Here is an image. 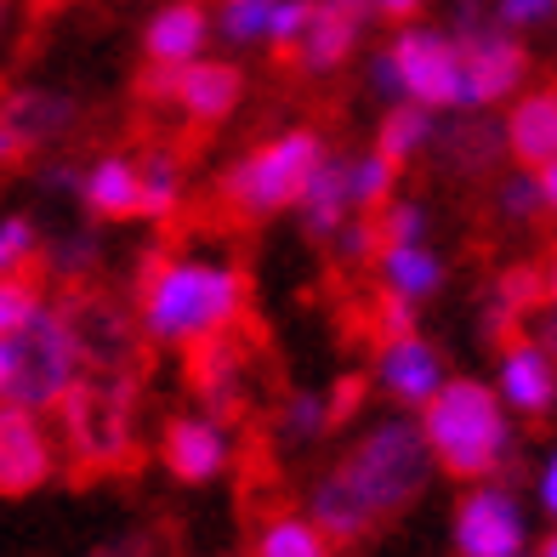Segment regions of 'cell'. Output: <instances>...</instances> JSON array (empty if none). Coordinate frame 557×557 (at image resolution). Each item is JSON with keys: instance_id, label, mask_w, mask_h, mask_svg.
Returning a JSON list of instances; mask_svg holds the SVG:
<instances>
[{"instance_id": "6da1fadb", "label": "cell", "mask_w": 557, "mask_h": 557, "mask_svg": "<svg viewBox=\"0 0 557 557\" xmlns=\"http://www.w3.org/2000/svg\"><path fill=\"white\" fill-rule=\"evenodd\" d=\"M433 472L438 467H433V449L421 438V421L416 416H382L313 484L308 518L336 546L364 541L375 523H393L398 512H410L426 495V484H433Z\"/></svg>"}, {"instance_id": "7a4b0ae2", "label": "cell", "mask_w": 557, "mask_h": 557, "mask_svg": "<svg viewBox=\"0 0 557 557\" xmlns=\"http://www.w3.org/2000/svg\"><path fill=\"white\" fill-rule=\"evenodd\" d=\"M250 301V285L234 262L222 257H160L143 268V336L188 352L194 342H211L234 331Z\"/></svg>"}, {"instance_id": "3957f363", "label": "cell", "mask_w": 557, "mask_h": 557, "mask_svg": "<svg viewBox=\"0 0 557 557\" xmlns=\"http://www.w3.org/2000/svg\"><path fill=\"white\" fill-rule=\"evenodd\" d=\"M421 438L433 449V467L478 484V478H495L518 449L512 433V410L500 404V393L478 375H449V382L416 410Z\"/></svg>"}, {"instance_id": "277c9868", "label": "cell", "mask_w": 557, "mask_h": 557, "mask_svg": "<svg viewBox=\"0 0 557 557\" xmlns=\"http://www.w3.org/2000/svg\"><path fill=\"white\" fill-rule=\"evenodd\" d=\"M324 160V137L313 125H290L268 143H257L250 154H239L216 176V199L222 211H234L239 222H273L296 211L301 188H308L313 165Z\"/></svg>"}, {"instance_id": "5b68a950", "label": "cell", "mask_w": 557, "mask_h": 557, "mask_svg": "<svg viewBox=\"0 0 557 557\" xmlns=\"http://www.w3.org/2000/svg\"><path fill=\"white\" fill-rule=\"evenodd\" d=\"M370 91L387 103H421L433 114H461V40L449 29L404 23L370 58Z\"/></svg>"}, {"instance_id": "8992f818", "label": "cell", "mask_w": 557, "mask_h": 557, "mask_svg": "<svg viewBox=\"0 0 557 557\" xmlns=\"http://www.w3.org/2000/svg\"><path fill=\"white\" fill-rule=\"evenodd\" d=\"M17 352V370H12V393L7 404H23V410H46V404H63L81 382V364H86V336L74 331V319L63 308L46 301L40 319L12 342Z\"/></svg>"}, {"instance_id": "52a82bcc", "label": "cell", "mask_w": 557, "mask_h": 557, "mask_svg": "<svg viewBox=\"0 0 557 557\" xmlns=\"http://www.w3.org/2000/svg\"><path fill=\"white\" fill-rule=\"evenodd\" d=\"M449 535H455V557H523L529 552V506L506 484H495V478H478L455 500Z\"/></svg>"}, {"instance_id": "ba28073f", "label": "cell", "mask_w": 557, "mask_h": 557, "mask_svg": "<svg viewBox=\"0 0 557 557\" xmlns=\"http://www.w3.org/2000/svg\"><path fill=\"white\" fill-rule=\"evenodd\" d=\"M461 40V114H490L529 86V46L512 29H472Z\"/></svg>"}, {"instance_id": "9c48e42d", "label": "cell", "mask_w": 557, "mask_h": 557, "mask_svg": "<svg viewBox=\"0 0 557 557\" xmlns=\"http://www.w3.org/2000/svg\"><path fill=\"white\" fill-rule=\"evenodd\" d=\"M370 382L382 387V393L398 404V410H410V416H416L421 404L449 382V364H444V352L426 342L421 331H404V336H382V347H375Z\"/></svg>"}, {"instance_id": "30bf717a", "label": "cell", "mask_w": 557, "mask_h": 557, "mask_svg": "<svg viewBox=\"0 0 557 557\" xmlns=\"http://www.w3.org/2000/svg\"><path fill=\"white\" fill-rule=\"evenodd\" d=\"M160 461L176 484H216L234 461V444H227V426L211 410H194V416H171L165 433H160Z\"/></svg>"}, {"instance_id": "8fae6325", "label": "cell", "mask_w": 557, "mask_h": 557, "mask_svg": "<svg viewBox=\"0 0 557 557\" xmlns=\"http://www.w3.org/2000/svg\"><path fill=\"white\" fill-rule=\"evenodd\" d=\"M58 472V449L40 410L0 404V495H35Z\"/></svg>"}, {"instance_id": "7c38bea8", "label": "cell", "mask_w": 557, "mask_h": 557, "mask_svg": "<svg viewBox=\"0 0 557 557\" xmlns=\"http://www.w3.org/2000/svg\"><path fill=\"white\" fill-rule=\"evenodd\" d=\"M500 404L512 416L523 421H546L557 410V359L535 342V336H523V342H506L500 347V364H495V382Z\"/></svg>"}, {"instance_id": "4fadbf2b", "label": "cell", "mask_w": 557, "mask_h": 557, "mask_svg": "<svg viewBox=\"0 0 557 557\" xmlns=\"http://www.w3.org/2000/svg\"><path fill=\"white\" fill-rule=\"evenodd\" d=\"M375 17L370 0H313V17H308V35L296 40V69L301 74H336L352 46H359L364 23Z\"/></svg>"}, {"instance_id": "5bb4252c", "label": "cell", "mask_w": 557, "mask_h": 557, "mask_svg": "<svg viewBox=\"0 0 557 557\" xmlns=\"http://www.w3.org/2000/svg\"><path fill=\"white\" fill-rule=\"evenodd\" d=\"M245 97V74L239 63H222V58H194L176 69V86H171V109L183 114L188 125H222L227 114L239 109Z\"/></svg>"}, {"instance_id": "9a60e30c", "label": "cell", "mask_w": 557, "mask_h": 557, "mask_svg": "<svg viewBox=\"0 0 557 557\" xmlns=\"http://www.w3.org/2000/svg\"><path fill=\"white\" fill-rule=\"evenodd\" d=\"M500 137L512 165L523 171H541L546 160H557V86H523L500 120Z\"/></svg>"}, {"instance_id": "2e32d148", "label": "cell", "mask_w": 557, "mask_h": 557, "mask_svg": "<svg viewBox=\"0 0 557 557\" xmlns=\"http://www.w3.org/2000/svg\"><path fill=\"white\" fill-rule=\"evenodd\" d=\"M211 7L206 0H165V7L148 17L143 29V58L148 63H165V69H183L194 58H206L211 46Z\"/></svg>"}, {"instance_id": "e0dca14e", "label": "cell", "mask_w": 557, "mask_h": 557, "mask_svg": "<svg viewBox=\"0 0 557 557\" xmlns=\"http://www.w3.org/2000/svg\"><path fill=\"white\" fill-rule=\"evenodd\" d=\"M81 206L97 216V222H137V206H143V165L132 154H103L81 171Z\"/></svg>"}, {"instance_id": "ac0fdd59", "label": "cell", "mask_w": 557, "mask_h": 557, "mask_svg": "<svg viewBox=\"0 0 557 557\" xmlns=\"http://www.w3.org/2000/svg\"><path fill=\"white\" fill-rule=\"evenodd\" d=\"M239 370H245V347L234 331L188 347V382L199 387V398H206V410L216 421L239 410Z\"/></svg>"}, {"instance_id": "d6986e66", "label": "cell", "mask_w": 557, "mask_h": 557, "mask_svg": "<svg viewBox=\"0 0 557 557\" xmlns=\"http://www.w3.org/2000/svg\"><path fill=\"white\" fill-rule=\"evenodd\" d=\"M347 216H352V206H347V160L324 148V160L313 165L308 188H301V199H296V222H301V234H308V239L331 245V234Z\"/></svg>"}, {"instance_id": "ffe728a7", "label": "cell", "mask_w": 557, "mask_h": 557, "mask_svg": "<svg viewBox=\"0 0 557 557\" xmlns=\"http://www.w3.org/2000/svg\"><path fill=\"white\" fill-rule=\"evenodd\" d=\"M375 273H382V290L387 296H404L410 308H421V301H433L444 290V257L433 245H382V257H375Z\"/></svg>"}, {"instance_id": "44dd1931", "label": "cell", "mask_w": 557, "mask_h": 557, "mask_svg": "<svg viewBox=\"0 0 557 557\" xmlns=\"http://www.w3.org/2000/svg\"><path fill=\"white\" fill-rule=\"evenodd\" d=\"M0 120H7L29 148H46L58 132H69L74 97H63V91H40V86H23V91H7V97H0Z\"/></svg>"}, {"instance_id": "7402d4cb", "label": "cell", "mask_w": 557, "mask_h": 557, "mask_svg": "<svg viewBox=\"0 0 557 557\" xmlns=\"http://www.w3.org/2000/svg\"><path fill=\"white\" fill-rule=\"evenodd\" d=\"M438 137V114L433 109H421V103H387L382 125H375V154H387L398 171L421 160L426 148H433Z\"/></svg>"}, {"instance_id": "603a6c76", "label": "cell", "mask_w": 557, "mask_h": 557, "mask_svg": "<svg viewBox=\"0 0 557 557\" xmlns=\"http://www.w3.org/2000/svg\"><path fill=\"white\" fill-rule=\"evenodd\" d=\"M250 557H336V541L308 512H273L250 541Z\"/></svg>"}, {"instance_id": "cb8c5ba5", "label": "cell", "mask_w": 557, "mask_h": 557, "mask_svg": "<svg viewBox=\"0 0 557 557\" xmlns=\"http://www.w3.org/2000/svg\"><path fill=\"white\" fill-rule=\"evenodd\" d=\"M143 165V206H137V222H171L183 211V165H176L171 148H148Z\"/></svg>"}, {"instance_id": "d4e9b609", "label": "cell", "mask_w": 557, "mask_h": 557, "mask_svg": "<svg viewBox=\"0 0 557 557\" xmlns=\"http://www.w3.org/2000/svg\"><path fill=\"white\" fill-rule=\"evenodd\" d=\"M433 148H449V154H444V165H449V171L478 176V171H490V165L506 154V137H500V125L472 120V125H455V132H438V137H433Z\"/></svg>"}, {"instance_id": "484cf974", "label": "cell", "mask_w": 557, "mask_h": 557, "mask_svg": "<svg viewBox=\"0 0 557 557\" xmlns=\"http://www.w3.org/2000/svg\"><path fill=\"white\" fill-rule=\"evenodd\" d=\"M398 194V165L387 160V154H359V160H347V206L352 211H382L387 199Z\"/></svg>"}, {"instance_id": "4316f807", "label": "cell", "mask_w": 557, "mask_h": 557, "mask_svg": "<svg viewBox=\"0 0 557 557\" xmlns=\"http://www.w3.org/2000/svg\"><path fill=\"white\" fill-rule=\"evenodd\" d=\"M331 426H336V416H331V398L324 393H290L278 404V438L285 444H319Z\"/></svg>"}, {"instance_id": "83f0119b", "label": "cell", "mask_w": 557, "mask_h": 557, "mask_svg": "<svg viewBox=\"0 0 557 557\" xmlns=\"http://www.w3.org/2000/svg\"><path fill=\"white\" fill-rule=\"evenodd\" d=\"M40 308H46V296H40V285L29 273H7V278H0V342H17L40 319Z\"/></svg>"}, {"instance_id": "f1b7e54d", "label": "cell", "mask_w": 557, "mask_h": 557, "mask_svg": "<svg viewBox=\"0 0 557 557\" xmlns=\"http://www.w3.org/2000/svg\"><path fill=\"white\" fill-rule=\"evenodd\" d=\"M268 17H273V0H222L211 29L227 46H268Z\"/></svg>"}, {"instance_id": "f546056e", "label": "cell", "mask_w": 557, "mask_h": 557, "mask_svg": "<svg viewBox=\"0 0 557 557\" xmlns=\"http://www.w3.org/2000/svg\"><path fill=\"white\" fill-rule=\"evenodd\" d=\"M40 222L29 211H7L0 216V278L7 273H29L40 262Z\"/></svg>"}, {"instance_id": "4dcf8cb0", "label": "cell", "mask_w": 557, "mask_h": 557, "mask_svg": "<svg viewBox=\"0 0 557 557\" xmlns=\"http://www.w3.org/2000/svg\"><path fill=\"white\" fill-rule=\"evenodd\" d=\"M495 211H500L506 222H535V216H546L535 171H523V165L506 171V176H500V188H495Z\"/></svg>"}, {"instance_id": "1f68e13d", "label": "cell", "mask_w": 557, "mask_h": 557, "mask_svg": "<svg viewBox=\"0 0 557 557\" xmlns=\"http://www.w3.org/2000/svg\"><path fill=\"white\" fill-rule=\"evenodd\" d=\"M331 250H336L347 268H364V262L382 257V227H375L370 211H352V216L336 227V234H331Z\"/></svg>"}, {"instance_id": "d6a6232c", "label": "cell", "mask_w": 557, "mask_h": 557, "mask_svg": "<svg viewBox=\"0 0 557 557\" xmlns=\"http://www.w3.org/2000/svg\"><path fill=\"white\" fill-rule=\"evenodd\" d=\"M375 227H382V245H421L426 227H433V216H426V206H416V199H387L382 211H375Z\"/></svg>"}, {"instance_id": "836d02e7", "label": "cell", "mask_w": 557, "mask_h": 557, "mask_svg": "<svg viewBox=\"0 0 557 557\" xmlns=\"http://www.w3.org/2000/svg\"><path fill=\"white\" fill-rule=\"evenodd\" d=\"M308 17H313V0H273V17H268V46L278 58L296 52V40L308 35Z\"/></svg>"}, {"instance_id": "e575fe53", "label": "cell", "mask_w": 557, "mask_h": 557, "mask_svg": "<svg viewBox=\"0 0 557 557\" xmlns=\"http://www.w3.org/2000/svg\"><path fill=\"white\" fill-rule=\"evenodd\" d=\"M91 262H97V239H91V234H69V239L52 250V268L69 273V278H74V273H86Z\"/></svg>"}, {"instance_id": "d590c367", "label": "cell", "mask_w": 557, "mask_h": 557, "mask_svg": "<svg viewBox=\"0 0 557 557\" xmlns=\"http://www.w3.org/2000/svg\"><path fill=\"white\" fill-rule=\"evenodd\" d=\"M416 313L421 308H410L404 296H375V324H382V336H404V331H416Z\"/></svg>"}, {"instance_id": "8d00e7d4", "label": "cell", "mask_w": 557, "mask_h": 557, "mask_svg": "<svg viewBox=\"0 0 557 557\" xmlns=\"http://www.w3.org/2000/svg\"><path fill=\"white\" fill-rule=\"evenodd\" d=\"M535 506L557 523V444L546 449V461H541V472H535Z\"/></svg>"}, {"instance_id": "74e56055", "label": "cell", "mask_w": 557, "mask_h": 557, "mask_svg": "<svg viewBox=\"0 0 557 557\" xmlns=\"http://www.w3.org/2000/svg\"><path fill=\"white\" fill-rule=\"evenodd\" d=\"M529 324H535V342L552 352V359H557V301H546V308H535V319H529Z\"/></svg>"}, {"instance_id": "f35d334b", "label": "cell", "mask_w": 557, "mask_h": 557, "mask_svg": "<svg viewBox=\"0 0 557 557\" xmlns=\"http://www.w3.org/2000/svg\"><path fill=\"white\" fill-rule=\"evenodd\" d=\"M370 7H375V17H393V23H410L421 7H426V0H370Z\"/></svg>"}, {"instance_id": "ab89813d", "label": "cell", "mask_w": 557, "mask_h": 557, "mask_svg": "<svg viewBox=\"0 0 557 557\" xmlns=\"http://www.w3.org/2000/svg\"><path fill=\"white\" fill-rule=\"evenodd\" d=\"M535 183H541V206H546V216H557V160H546V165L535 171Z\"/></svg>"}, {"instance_id": "60d3db41", "label": "cell", "mask_w": 557, "mask_h": 557, "mask_svg": "<svg viewBox=\"0 0 557 557\" xmlns=\"http://www.w3.org/2000/svg\"><path fill=\"white\" fill-rule=\"evenodd\" d=\"M359 393H364V382H359V375H347V382L336 387V398H331V416L342 421V416L352 410V404H359Z\"/></svg>"}, {"instance_id": "b9f144b4", "label": "cell", "mask_w": 557, "mask_h": 557, "mask_svg": "<svg viewBox=\"0 0 557 557\" xmlns=\"http://www.w3.org/2000/svg\"><path fill=\"white\" fill-rule=\"evenodd\" d=\"M12 370H17V352H12V342H0V404L12 393Z\"/></svg>"}, {"instance_id": "7bdbcfd3", "label": "cell", "mask_w": 557, "mask_h": 557, "mask_svg": "<svg viewBox=\"0 0 557 557\" xmlns=\"http://www.w3.org/2000/svg\"><path fill=\"white\" fill-rule=\"evenodd\" d=\"M541 290H546V301H557V257L541 268Z\"/></svg>"}, {"instance_id": "ee69618b", "label": "cell", "mask_w": 557, "mask_h": 557, "mask_svg": "<svg viewBox=\"0 0 557 557\" xmlns=\"http://www.w3.org/2000/svg\"><path fill=\"white\" fill-rule=\"evenodd\" d=\"M529 557H557V523L546 529V535H541V546H535V552H529Z\"/></svg>"}, {"instance_id": "f6af8a7d", "label": "cell", "mask_w": 557, "mask_h": 557, "mask_svg": "<svg viewBox=\"0 0 557 557\" xmlns=\"http://www.w3.org/2000/svg\"><path fill=\"white\" fill-rule=\"evenodd\" d=\"M0 7H7V0H0Z\"/></svg>"}, {"instance_id": "bcb514c9", "label": "cell", "mask_w": 557, "mask_h": 557, "mask_svg": "<svg viewBox=\"0 0 557 557\" xmlns=\"http://www.w3.org/2000/svg\"><path fill=\"white\" fill-rule=\"evenodd\" d=\"M523 557H529V552H523Z\"/></svg>"}]
</instances>
